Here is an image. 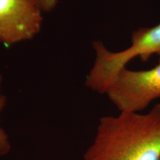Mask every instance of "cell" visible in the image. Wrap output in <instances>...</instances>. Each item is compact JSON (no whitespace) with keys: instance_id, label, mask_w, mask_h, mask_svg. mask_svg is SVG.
Returning a JSON list of instances; mask_svg holds the SVG:
<instances>
[{"instance_id":"cell-1","label":"cell","mask_w":160,"mask_h":160,"mask_svg":"<svg viewBox=\"0 0 160 160\" xmlns=\"http://www.w3.org/2000/svg\"><path fill=\"white\" fill-rule=\"evenodd\" d=\"M160 104L148 113L120 112L101 117L84 160H159Z\"/></svg>"},{"instance_id":"cell-2","label":"cell","mask_w":160,"mask_h":160,"mask_svg":"<svg viewBox=\"0 0 160 160\" xmlns=\"http://www.w3.org/2000/svg\"><path fill=\"white\" fill-rule=\"evenodd\" d=\"M93 47L96 58L85 85L92 91L104 93L117 72L132 59L139 57L142 62H147L153 54L160 55V23L133 31L131 45L122 51H110L100 41L93 42Z\"/></svg>"},{"instance_id":"cell-3","label":"cell","mask_w":160,"mask_h":160,"mask_svg":"<svg viewBox=\"0 0 160 160\" xmlns=\"http://www.w3.org/2000/svg\"><path fill=\"white\" fill-rule=\"evenodd\" d=\"M106 94L119 112H141L160 97V59L153 68L120 69L108 85Z\"/></svg>"},{"instance_id":"cell-4","label":"cell","mask_w":160,"mask_h":160,"mask_svg":"<svg viewBox=\"0 0 160 160\" xmlns=\"http://www.w3.org/2000/svg\"><path fill=\"white\" fill-rule=\"evenodd\" d=\"M34 0H0V43L12 45L34 38L42 25Z\"/></svg>"},{"instance_id":"cell-5","label":"cell","mask_w":160,"mask_h":160,"mask_svg":"<svg viewBox=\"0 0 160 160\" xmlns=\"http://www.w3.org/2000/svg\"><path fill=\"white\" fill-rule=\"evenodd\" d=\"M2 82V77L0 75V114L5 108L7 99L3 93H1V85ZM11 149V145L9 141L8 135L6 133L5 130L0 127V156L7 155Z\"/></svg>"},{"instance_id":"cell-6","label":"cell","mask_w":160,"mask_h":160,"mask_svg":"<svg viewBox=\"0 0 160 160\" xmlns=\"http://www.w3.org/2000/svg\"><path fill=\"white\" fill-rule=\"evenodd\" d=\"M43 12H51L58 5V0H34Z\"/></svg>"},{"instance_id":"cell-7","label":"cell","mask_w":160,"mask_h":160,"mask_svg":"<svg viewBox=\"0 0 160 160\" xmlns=\"http://www.w3.org/2000/svg\"><path fill=\"white\" fill-rule=\"evenodd\" d=\"M159 160H160V159H159Z\"/></svg>"}]
</instances>
